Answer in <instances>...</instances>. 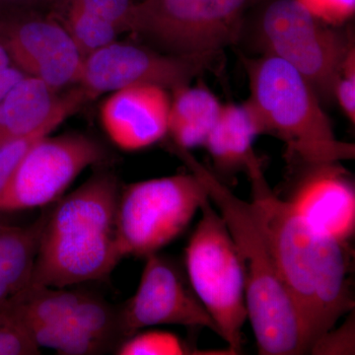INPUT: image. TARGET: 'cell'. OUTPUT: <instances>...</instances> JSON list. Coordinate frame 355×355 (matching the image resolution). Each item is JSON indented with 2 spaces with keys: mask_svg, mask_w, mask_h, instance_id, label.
Here are the masks:
<instances>
[{
  "mask_svg": "<svg viewBox=\"0 0 355 355\" xmlns=\"http://www.w3.org/2000/svg\"><path fill=\"white\" fill-rule=\"evenodd\" d=\"M39 350L15 322L0 312V355L38 354Z\"/></svg>",
  "mask_w": 355,
  "mask_h": 355,
  "instance_id": "cell-29",
  "label": "cell"
},
{
  "mask_svg": "<svg viewBox=\"0 0 355 355\" xmlns=\"http://www.w3.org/2000/svg\"><path fill=\"white\" fill-rule=\"evenodd\" d=\"M51 0H0V17L14 14L40 11L50 6Z\"/></svg>",
  "mask_w": 355,
  "mask_h": 355,
  "instance_id": "cell-30",
  "label": "cell"
},
{
  "mask_svg": "<svg viewBox=\"0 0 355 355\" xmlns=\"http://www.w3.org/2000/svg\"><path fill=\"white\" fill-rule=\"evenodd\" d=\"M168 133L175 146L184 150L205 146L216 125L222 105L216 95L202 86H181L172 91Z\"/></svg>",
  "mask_w": 355,
  "mask_h": 355,
  "instance_id": "cell-17",
  "label": "cell"
},
{
  "mask_svg": "<svg viewBox=\"0 0 355 355\" xmlns=\"http://www.w3.org/2000/svg\"><path fill=\"white\" fill-rule=\"evenodd\" d=\"M306 10L324 24L338 27L352 19L355 0H297Z\"/></svg>",
  "mask_w": 355,
  "mask_h": 355,
  "instance_id": "cell-28",
  "label": "cell"
},
{
  "mask_svg": "<svg viewBox=\"0 0 355 355\" xmlns=\"http://www.w3.org/2000/svg\"><path fill=\"white\" fill-rule=\"evenodd\" d=\"M70 116L71 114H60L36 132L0 144V195L6 188L16 168L19 165L28 150L40 139L53 132V130L60 127Z\"/></svg>",
  "mask_w": 355,
  "mask_h": 355,
  "instance_id": "cell-23",
  "label": "cell"
},
{
  "mask_svg": "<svg viewBox=\"0 0 355 355\" xmlns=\"http://www.w3.org/2000/svg\"><path fill=\"white\" fill-rule=\"evenodd\" d=\"M259 0H141L132 30L165 53L218 55L241 36L245 16Z\"/></svg>",
  "mask_w": 355,
  "mask_h": 355,
  "instance_id": "cell-7",
  "label": "cell"
},
{
  "mask_svg": "<svg viewBox=\"0 0 355 355\" xmlns=\"http://www.w3.org/2000/svg\"><path fill=\"white\" fill-rule=\"evenodd\" d=\"M119 316L121 336L125 338L161 324L205 328L218 336L216 324L188 279L175 263L157 253L146 257L137 291Z\"/></svg>",
  "mask_w": 355,
  "mask_h": 355,
  "instance_id": "cell-11",
  "label": "cell"
},
{
  "mask_svg": "<svg viewBox=\"0 0 355 355\" xmlns=\"http://www.w3.org/2000/svg\"><path fill=\"white\" fill-rule=\"evenodd\" d=\"M175 153L205 186L238 248L244 266L248 319L251 322L259 354H307L297 311L280 277L253 205L235 196L189 150L176 147Z\"/></svg>",
  "mask_w": 355,
  "mask_h": 355,
  "instance_id": "cell-3",
  "label": "cell"
},
{
  "mask_svg": "<svg viewBox=\"0 0 355 355\" xmlns=\"http://www.w3.org/2000/svg\"><path fill=\"white\" fill-rule=\"evenodd\" d=\"M51 135L40 139L21 160L0 195V212L43 207L60 200L86 168L108 157L98 140L83 133Z\"/></svg>",
  "mask_w": 355,
  "mask_h": 355,
  "instance_id": "cell-9",
  "label": "cell"
},
{
  "mask_svg": "<svg viewBox=\"0 0 355 355\" xmlns=\"http://www.w3.org/2000/svg\"><path fill=\"white\" fill-rule=\"evenodd\" d=\"M193 173L146 180L125 187L116 205V239L123 258L158 253L186 230L209 200Z\"/></svg>",
  "mask_w": 355,
  "mask_h": 355,
  "instance_id": "cell-6",
  "label": "cell"
},
{
  "mask_svg": "<svg viewBox=\"0 0 355 355\" xmlns=\"http://www.w3.org/2000/svg\"><path fill=\"white\" fill-rule=\"evenodd\" d=\"M252 205L302 324L307 354L354 310L349 245L313 228L273 193L258 157L248 165Z\"/></svg>",
  "mask_w": 355,
  "mask_h": 355,
  "instance_id": "cell-1",
  "label": "cell"
},
{
  "mask_svg": "<svg viewBox=\"0 0 355 355\" xmlns=\"http://www.w3.org/2000/svg\"><path fill=\"white\" fill-rule=\"evenodd\" d=\"M116 352L121 355L191 354V350L179 336L164 331L135 334L121 343Z\"/></svg>",
  "mask_w": 355,
  "mask_h": 355,
  "instance_id": "cell-24",
  "label": "cell"
},
{
  "mask_svg": "<svg viewBox=\"0 0 355 355\" xmlns=\"http://www.w3.org/2000/svg\"><path fill=\"white\" fill-rule=\"evenodd\" d=\"M265 53L297 70L322 101L334 98V85L354 42L306 10L297 0H270L259 21Z\"/></svg>",
  "mask_w": 355,
  "mask_h": 355,
  "instance_id": "cell-8",
  "label": "cell"
},
{
  "mask_svg": "<svg viewBox=\"0 0 355 355\" xmlns=\"http://www.w3.org/2000/svg\"><path fill=\"white\" fill-rule=\"evenodd\" d=\"M14 65L11 60L10 55L7 51L6 46L0 41V70L6 69L7 67Z\"/></svg>",
  "mask_w": 355,
  "mask_h": 355,
  "instance_id": "cell-32",
  "label": "cell"
},
{
  "mask_svg": "<svg viewBox=\"0 0 355 355\" xmlns=\"http://www.w3.org/2000/svg\"><path fill=\"white\" fill-rule=\"evenodd\" d=\"M345 323L340 328L334 327L322 336L310 350L317 355L354 354V313H349Z\"/></svg>",
  "mask_w": 355,
  "mask_h": 355,
  "instance_id": "cell-27",
  "label": "cell"
},
{
  "mask_svg": "<svg viewBox=\"0 0 355 355\" xmlns=\"http://www.w3.org/2000/svg\"><path fill=\"white\" fill-rule=\"evenodd\" d=\"M217 55L178 57L114 41L83 58L76 86L88 101L139 84H156L173 91L209 69Z\"/></svg>",
  "mask_w": 355,
  "mask_h": 355,
  "instance_id": "cell-10",
  "label": "cell"
},
{
  "mask_svg": "<svg viewBox=\"0 0 355 355\" xmlns=\"http://www.w3.org/2000/svg\"><path fill=\"white\" fill-rule=\"evenodd\" d=\"M121 188L108 172L60 198L44 222L31 286L65 287L108 279L120 263L116 214Z\"/></svg>",
  "mask_w": 355,
  "mask_h": 355,
  "instance_id": "cell-2",
  "label": "cell"
},
{
  "mask_svg": "<svg viewBox=\"0 0 355 355\" xmlns=\"http://www.w3.org/2000/svg\"><path fill=\"white\" fill-rule=\"evenodd\" d=\"M83 294L64 288L30 284L0 308V312L18 326L28 322L58 323L69 319Z\"/></svg>",
  "mask_w": 355,
  "mask_h": 355,
  "instance_id": "cell-19",
  "label": "cell"
},
{
  "mask_svg": "<svg viewBox=\"0 0 355 355\" xmlns=\"http://www.w3.org/2000/svg\"><path fill=\"white\" fill-rule=\"evenodd\" d=\"M51 16L64 26L83 58L116 41L121 32L108 21L78 7L51 2Z\"/></svg>",
  "mask_w": 355,
  "mask_h": 355,
  "instance_id": "cell-20",
  "label": "cell"
},
{
  "mask_svg": "<svg viewBox=\"0 0 355 355\" xmlns=\"http://www.w3.org/2000/svg\"><path fill=\"white\" fill-rule=\"evenodd\" d=\"M77 86L64 95L35 77H23L0 101V144L36 132L60 114H73L87 102Z\"/></svg>",
  "mask_w": 355,
  "mask_h": 355,
  "instance_id": "cell-15",
  "label": "cell"
},
{
  "mask_svg": "<svg viewBox=\"0 0 355 355\" xmlns=\"http://www.w3.org/2000/svg\"><path fill=\"white\" fill-rule=\"evenodd\" d=\"M334 98L340 105L343 113L352 123L355 121V49L350 46L343 60L335 85Z\"/></svg>",
  "mask_w": 355,
  "mask_h": 355,
  "instance_id": "cell-26",
  "label": "cell"
},
{
  "mask_svg": "<svg viewBox=\"0 0 355 355\" xmlns=\"http://www.w3.org/2000/svg\"><path fill=\"white\" fill-rule=\"evenodd\" d=\"M260 119L249 102L222 105L216 125L205 146L218 171L233 174L245 171L257 157L254 140L263 135Z\"/></svg>",
  "mask_w": 355,
  "mask_h": 355,
  "instance_id": "cell-16",
  "label": "cell"
},
{
  "mask_svg": "<svg viewBox=\"0 0 355 355\" xmlns=\"http://www.w3.org/2000/svg\"><path fill=\"white\" fill-rule=\"evenodd\" d=\"M250 98L263 133L284 142L289 158L302 166L350 160L355 147L338 139L319 96L291 64L263 53L246 62Z\"/></svg>",
  "mask_w": 355,
  "mask_h": 355,
  "instance_id": "cell-4",
  "label": "cell"
},
{
  "mask_svg": "<svg viewBox=\"0 0 355 355\" xmlns=\"http://www.w3.org/2000/svg\"><path fill=\"white\" fill-rule=\"evenodd\" d=\"M69 320L107 349L121 336L119 312L102 299L89 294H83Z\"/></svg>",
  "mask_w": 355,
  "mask_h": 355,
  "instance_id": "cell-22",
  "label": "cell"
},
{
  "mask_svg": "<svg viewBox=\"0 0 355 355\" xmlns=\"http://www.w3.org/2000/svg\"><path fill=\"white\" fill-rule=\"evenodd\" d=\"M0 41L27 76L55 90L76 85L83 55L57 19L40 11L0 17Z\"/></svg>",
  "mask_w": 355,
  "mask_h": 355,
  "instance_id": "cell-12",
  "label": "cell"
},
{
  "mask_svg": "<svg viewBox=\"0 0 355 355\" xmlns=\"http://www.w3.org/2000/svg\"><path fill=\"white\" fill-rule=\"evenodd\" d=\"M25 76L26 74L15 65L0 70V101Z\"/></svg>",
  "mask_w": 355,
  "mask_h": 355,
  "instance_id": "cell-31",
  "label": "cell"
},
{
  "mask_svg": "<svg viewBox=\"0 0 355 355\" xmlns=\"http://www.w3.org/2000/svg\"><path fill=\"white\" fill-rule=\"evenodd\" d=\"M170 103L167 89L156 84L114 91L100 109L103 128L123 150L147 148L168 135Z\"/></svg>",
  "mask_w": 355,
  "mask_h": 355,
  "instance_id": "cell-14",
  "label": "cell"
},
{
  "mask_svg": "<svg viewBox=\"0 0 355 355\" xmlns=\"http://www.w3.org/2000/svg\"><path fill=\"white\" fill-rule=\"evenodd\" d=\"M184 251L187 279L232 354H241L248 320L241 256L220 214L207 200Z\"/></svg>",
  "mask_w": 355,
  "mask_h": 355,
  "instance_id": "cell-5",
  "label": "cell"
},
{
  "mask_svg": "<svg viewBox=\"0 0 355 355\" xmlns=\"http://www.w3.org/2000/svg\"><path fill=\"white\" fill-rule=\"evenodd\" d=\"M286 200L313 228L349 245L355 229V191L340 162L305 166Z\"/></svg>",
  "mask_w": 355,
  "mask_h": 355,
  "instance_id": "cell-13",
  "label": "cell"
},
{
  "mask_svg": "<svg viewBox=\"0 0 355 355\" xmlns=\"http://www.w3.org/2000/svg\"><path fill=\"white\" fill-rule=\"evenodd\" d=\"M19 327L38 349L46 347L67 355L99 354L107 350L69 319L58 323L28 322Z\"/></svg>",
  "mask_w": 355,
  "mask_h": 355,
  "instance_id": "cell-21",
  "label": "cell"
},
{
  "mask_svg": "<svg viewBox=\"0 0 355 355\" xmlns=\"http://www.w3.org/2000/svg\"><path fill=\"white\" fill-rule=\"evenodd\" d=\"M46 216L26 227L0 224V308L31 284Z\"/></svg>",
  "mask_w": 355,
  "mask_h": 355,
  "instance_id": "cell-18",
  "label": "cell"
},
{
  "mask_svg": "<svg viewBox=\"0 0 355 355\" xmlns=\"http://www.w3.org/2000/svg\"><path fill=\"white\" fill-rule=\"evenodd\" d=\"M51 2L78 7L94 14L116 26L121 33L132 30L137 4L133 0H51Z\"/></svg>",
  "mask_w": 355,
  "mask_h": 355,
  "instance_id": "cell-25",
  "label": "cell"
}]
</instances>
